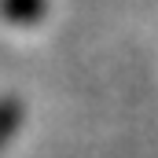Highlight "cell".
<instances>
[{
  "instance_id": "1",
  "label": "cell",
  "mask_w": 158,
  "mask_h": 158,
  "mask_svg": "<svg viewBox=\"0 0 158 158\" xmlns=\"http://www.w3.org/2000/svg\"><path fill=\"white\" fill-rule=\"evenodd\" d=\"M0 15L7 22H19V26H30L44 15V0H0Z\"/></svg>"
},
{
  "instance_id": "2",
  "label": "cell",
  "mask_w": 158,
  "mask_h": 158,
  "mask_svg": "<svg viewBox=\"0 0 158 158\" xmlns=\"http://www.w3.org/2000/svg\"><path fill=\"white\" fill-rule=\"evenodd\" d=\"M19 121H22V103L15 96H4L0 99V151L11 143V136L19 132Z\"/></svg>"
}]
</instances>
